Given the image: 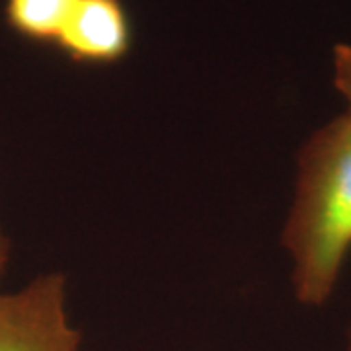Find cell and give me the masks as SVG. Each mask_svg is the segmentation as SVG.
Segmentation results:
<instances>
[{
	"label": "cell",
	"instance_id": "52a82bcc",
	"mask_svg": "<svg viewBox=\"0 0 351 351\" xmlns=\"http://www.w3.org/2000/svg\"><path fill=\"white\" fill-rule=\"evenodd\" d=\"M348 351H351V322H350V328H348Z\"/></svg>",
	"mask_w": 351,
	"mask_h": 351
},
{
	"label": "cell",
	"instance_id": "5b68a950",
	"mask_svg": "<svg viewBox=\"0 0 351 351\" xmlns=\"http://www.w3.org/2000/svg\"><path fill=\"white\" fill-rule=\"evenodd\" d=\"M332 84L351 115V43L339 41L332 47Z\"/></svg>",
	"mask_w": 351,
	"mask_h": 351
},
{
	"label": "cell",
	"instance_id": "7a4b0ae2",
	"mask_svg": "<svg viewBox=\"0 0 351 351\" xmlns=\"http://www.w3.org/2000/svg\"><path fill=\"white\" fill-rule=\"evenodd\" d=\"M0 351H80L61 274H45L20 291L0 293Z\"/></svg>",
	"mask_w": 351,
	"mask_h": 351
},
{
	"label": "cell",
	"instance_id": "277c9868",
	"mask_svg": "<svg viewBox=\"0 0 351 351\" xmlns=\"http://www.w3.org/2000/svg\"><path fill=\"white\" fill-rule=\"evenodd\" d=\"M80 0H6L4 16L16 34L32 41L57 43Z\"/></svg>",
	"mask_w": 351,
	"mask_h": 351
},
{
	"label": "cell",
	"instance_id": "8992f818",
	"mask_svg": "<svg viewBox=\"0 0 351 351\" xmlns=\"http://www.w3.org/2000/svg\"><path fill=\"white\" fill-rule=\"evenodd\" d=\"M8 258H10V242L0 230V276H2V271H4V267L8 263Z\"/></svg>",
	"mask_w": 351,
	"mask_h": 351
},
{
	"label": "cell",
	"instance_id": "6da1fadb",
	"mask_svg": "<svg viewBox=\"0 0 351 351\" xmlns=\"http://www.w3.org/2000/svg\"><path fill=\"white\" fill-rule=\"evenodd\" d=\"M281 244L291 260L295 299L324 306L351 254L350 113L332 117L302 143Z\"/></svg>",
	"mask_w": 351,
	"mask_h": 351
},
{
	"label": "cell",
	"instance_id": "3957f363",
	"mask_svg": "<svg viewBox=\"0 0 351 351\" xmlns=\"http://www.w3.org/2000/svg\"><path fill=\"white\" fill-rule=\"evenodd\" d=\"M131 43L133 25L123 0H80L55 45L73 63L113 64Z\"/></svg>",
	"mask_w": 351,
	"mask_h": 351
}]
</instances>
